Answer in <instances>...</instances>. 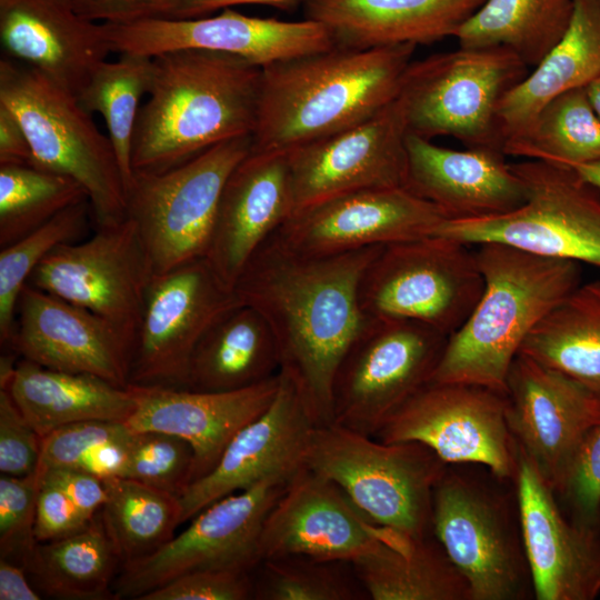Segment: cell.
Returning a JSON list of instances; mask_svg holds the SVG:
<instances>
[{
    "label": "cell",
    "mask_w": 600,
    "mask_h": 600,
    "mask_svg": "<svg viewBox=\"0 0 600 600\" xmlns=\"http://www.w3.org/2000/svg\"><path fill=\"white\" fill-rule=\"evenodd\" d=\"M504 158L499 149L454 150L408 132L403 188L448 220L508 213L523 204L526 190Z\"/></svg>",
    "instance_id": "cell-25"
},
{
    "label": "cell",
    "mask_w": 600,
    "mask_h": 600,
    "mask_svg": "<svg viewBox=\"0 0 600 600\" xmlns=\"http://www.w3.org/2000/svg\"><path fill=\"white\" fill-rule=\"evenodd\" d=\"M279 371V351L271 328L259 311L240 302L198 342L186 388L233 391L263 382Z\"/></svg>",
    "instance_id": "cell-32"
},
{
    "label": "cell",
    "mask_w": 600,
    "mask_h": 600,
    "mask_svg": "<svg viewBox=\"0 0 600 600\" xmlns=\"http://www.w3.org/2000/svg\"><path fill=\"white\" fill-rule=\"evenodd\" d=\"M41 437L6 389H0V472L11 477L33 473L40 462Z\"/></svg>",
    "instance_id": "cell-48"
},
{
    "label": "cell",
    "mask_w": 600,
    "mask_h": 600,
    "mask_svg": "<svg viewBox=\"0 0 600 600\" xmlns=\"http://www.w3.org/2000/svg\"><path fill=\"white\" fill-rule=\"evenodd\" d=\"M83 200L84 188L67 176L31 164L0 166V248Z\"/></svg>",
    "instance_id": "cell-40"
},
{
    "label": "cell",
    "mask_w": 600,
    "mask_h": 600,
    "mask_svg": "<svg viewBox=\"0 0 600 600\" xmlns=\"http://www.w3.org/2000/svg\"><path fill=\"white\" fill-rule=\"evenodd\" d=\"M251 149L248 134L163 172H133L127 217L138 228L154 273L207 256L224 183Z\"/></svg>",
    "instance_id": "cell-11"
},
{
    "label": "cell",
    "mask_w": 600,
    "mask_h": 600,
    "mask_svg": "<svg viewBox=\"0 0 600 600\" xmlns=\"http://www.w3.org/2000/svg\"><path fill=\"white\" fill-rule=\"evenodd\" d=\"M238 303L234 289L206 257L154 273L137 332L130 384L186 388L198 342Z\"/></svg>",
    "instance_id": "cell-15"
},
{
    "label": "cell",
    "mask_w": 600,
    "mask_h": 600,
    "mask_svg": "<svg viewBox=\"0 0 600 600\" xmlns=\"http://www.w3.org/2000/svg\"><path fill=\"white\" fill-rule=\"evenodd\" d=\"M532 68L499 103L503 147L521 134L552 99L586 88L600 77V1L574 0L567 32Z\"/></svg>",
    "instance_id": "cell-30"
},
{
    "label": "cell",
    "mask_w": 600,
    "mask_h": 600,
    "mask_svg": "<svg viewBox=\"0 0 600 600\" xmlns=\"http://www.w3.org/2000/svg\"><path fill=\"white\" fill-rule=\"evenodd\" d=\"M17 367V362L14 361L13 356H1L0 360V388L4 389L9 381L11 380L14 370Z\"/></svg>",
    "instance_id": "cell-55"
},
{
    "label": "cell",
    "mask_w": 600,
    "mask_h": 600,
    "mask_svg": "<svg viewBox=\"0 0 600 600\" xmlns=\"http://www.w3.org/2000/svg\"><path fill=\"white\" fill-rule=\"evenodd\" d=\"M91 520L58 487L42 478L33 529L37 542L52 541L74 534L83 530Z\"/></svg>",
    "instance_id": "cell-49"
},
{
    "label": "cell",
    "mask_w": 600,
    "mask_h": 600,
    "mask_svg": "<svg viewBox=\"0 0 600 600\" xmlns=\"http://www.w3.org/2000/svg\"><path fill=\"white\" fill-rule=\"evenodd\" d=\"M31 164L32 151L17 117L0 103V166Z\"/></svg>",
    "instance_id": "cell-52"
},
{
    "label": "cell",
    "mask_w": 600,
    "mask_h": 600,
    "mask_svg": "<svg viewBox=\"0 0 600 600\" xmlns=\"http://www.w3.org/2000/svg\"><path fill=\"white\" fill-rule=\"evenodd\" d=\"M407 134L396 98L361 123L288 151L293 212L353 191L403 187Z\"/></svg>",
    "instance_id": "cell-20"
},
{
    "label": "cell",
    "mask_w": 600,
    "mask_h": 600,
    "mask_svg": "<svg viewBox=\"0 0 600 600\" xmlns=\"http://www.w3.org/2000/svg\"><path fill=\"white\" fill-rule=\"evenodd\" d=\"M279 383L278 373L222 392L130 384L136 408L126 424L133 432L158 431L184 439L194 452L196 481L212 470L236 433L270 406Z\"/></svg>",
    "instance_id": "cell-26"
},
{
    "label": "cell",
    "mask_w": 600,
    "mask_h": 600,
    "mask_svg": "<svg viewBox=\"0 0 600 600\" xmlns=\"http://www.w3.org/2000/svg\"><path fill=\"white\" fill-rule=\"evenodd\" d=\"M483 291L448 337L432 382L477 384L506 393L509 369L530 331L581 284V263L499 242L477 244Z\"/></svg>",
    "instance_id": "cell-4"
},
{
    "label": "cell",
    "mask_w": 600,
    "mask_h": 600,
    "mask_svg": "<svg viewBox=\"0 0 600 600\" xmlns=\"http://www.w3.org/2000/svg\"><path fill=\"white\" fill-rule=\"evenodd\" d=\"M293 211L288 152L251 150L224 183L207 260L233 288L251 256Z\"/></svg>",
    "instance_id": "cell-28"
},
{
    "label": "cell",
    "mask_w": 600,
    "mask_h": 600,
    "mask_svg": "<svg viewBox=\"0 0 600 600\" xmlns=\"http://www.w3.org/2000/svg\"><path fill=\"white\" fill-rule=\"evenodd\" d=\"M261 77V67L219 51L152 57L149 99L133 137V172H163L222 141L252 136Z\"/></svg>",
    "instance_id": "cell-2"
},
{
    "label": "cell",
    "mask_w": 600,
    "mask_h": 600,
    "mask_svg": "<svg viewBox=\"0 0 600 600\" xmlns=\"http://www.w3.org/2000/svg\"><path fill=\"white\" fill-rule=\"evenodd\" d=\"M431 527L471 600L534 599L516 478L481 463L447 464L433 488Z\"/></svg>",
    "instance_id": "cell-5"
},
{
    "label": "cell",
    "mask_w": 600,
    "mask_h": 600,
    "mask_svg": "<svg viewBox=\"0 0 600 600\" xmlns=\"http://www.w3.org/2000/svg\"><path fill=\"white\" fill-rule=\"evenodd\" d=\"M484 0H307L306 19L321 23L334 47L429 44L453 37Z\"/></svg>",
    "instance_id": "cell-29"
},
{
    "label": "cell",
    "mask_w": 600,
    "mask_h": 600,
    "mask_svg": "<svg viewBox=\"0 0 600 600\" xmlns=\"http://www.w3.org/2000/svg\"><path fill=\"white\" fill-rule=\"evenodd\" d=\"M103 482L100 516L122 564L152 554L174 537L182 524L179 497L124 477Z\"/></svg>",
    "instance_id": "cell-38"
},
{
    "label": "cell",
    "mask_w": 600,
    "mask_h": 600,
    "mask_svg": "<svg viewBox=\"0 0 600 600\" xmlns=\"http://www.w3.org/2000/svg\"><path fill=\"white\" fill-rule=\"evenodd\" d=\"M23 566L38 589L49 597L108 600L116 599L111 586L122 560L99 512L74 534L37 542Z\"/></svg>",
    "instance_id": "cell-34"
},
{
    "label": "cell",
    "mask_w": 600,
    "mask_h": 600,
    "mask_svg": "<svg viewBox=\"0 0 600 600\" xmlns=\"http://www.w3.org/2000/svg\"><path fill=\"white\" fill-rule=\"evenodd\" d=\"M518 447L516 483L522 537L536 600L600 596V527H583Z\"/></svg>",
    "instance_id": "cell-24"
},
{
    "label": "cell",
    "mask_w": 600,
    "mask_h": 600,
    "mask_svg": "<svg viewBox=\"0 0 600 600\" xmlns=\"http://www.w3.org/2000/svg\"><path fill=\"white\" fill-rule=\"evenodd\" d=\"M383 246L310 256L270 236L234 283L241 303L271 328L280 372L296 387L317 424L332 422V382L367 317L359 302L362 276Z\"/></svg>",
    "instance_id": "cell-1"
},
{
    "label": "cell",
    "mask_w": 600,
    "mask_h": 600,
    "mask_svg": "<svg viewBox=\"0 0 600 600\" xmlns=\"http://www.w3.org/2000/svg\"><path fill=\"white\" fill-rule=\"evenodd\" d=\"M26 567L7 558H0V600H40L41 594L32 587Z\"/></svg>",
    "instance_id": "cell-54"
},
{
    "label": "cell",
    "mask_w": 600,
    "mask_h": 600,
    "mask_svg": "<svg viewBox=\"0 0 600 600\" xmlns=\"http://www.w3.org/2000/svg\"><path fill=\"white\" fill-rule=\"evenodd\" d=\"M554 492L571 520L583 527H600V424L588 436L566 480Z\"/></svg>",
    "instance_id": "cell-46"
},
{
    "label": "cell",
    "mask_w": 600,
    "mask_h": 600,
    "mask_svg": "<svg viewBox=\"0 0 600 600\" xmlns=\"http://www.w3.org/2000/svg\"><path fill=\"white\" fill-rule=\"evenodd\" d=\"M289 481L267 478L202 509L182 532L156 552L121 566L113 583L116 599L138 600L198 570L254 572L262 561L260 540L264 521Z\"/></svg>",
    "instance_id": "cell-13"
},
{
    "label": "cell",
    "mask_w": 600,
    "mask_h": 600,
    "mask_svg": "<svg viewBox=\"0 0 600 600\" xmlns=\"http://www.w3.org/2000/svg\"><path fill=\"white\" fill-rule=\"evenodd\" d=\"M506 393L469 383L430 381L379 428L382 442H419L447 464L481 463L516 478L518 447Z\"/></svg>",
    "instance_id": "cell-14"
},
{
    "label": "cell",
    "mask_w": 600,
    "mask_h": 600,
    "mask_svg": "<svg viewBox=\"0 0 600 600\" xmlns=\"http://www.w3.org/2000/svg\"><path fill=\"white\" fill-rule=\"evenodd\" d=\"M111 52L154 57L202 49L243 58L261 68L334 47L328 30L310 19L282 21L244 16L231 8L196 19H146L103 23Z\"/></svg>",
    "instance_id": "cell-18"
},
{
    "label": "cell",
    "mask_w": 600,
    "mask_h": 600,
    "mask_svg": "<svg viewBox=\"0 0 600 600\" xmlns=\"http://www.w3.org/2000/svg\"><path fill=\"white\" fill-rule=\"evenodd\" d=\"M416 48L332 47L263 67L251 150L288 152L370 119L397 98Z\"/></svg>",
    "instance_id": "cell-3"
},
{
    "label": "cell",
    "mask_w": 600,
    "mask_h": 600,
    "mask_svg": "<svg viewBox=\"0 0 600 600\" xmlns=\"http://www.w3.org/2000/svg\"><path fill=\"white\" fill-rule=\"evenodd\" d=\"M446 466L422 443L382 442L333 422L314 427L306 454V467L368 520L414 539L433 534L432 492Z\"/></svg>",
    "instance_id": "cell-7"
},
{
    "label": "cell",
    "mask_w": 600,
    "mask_h": 600,
    "mask_svg": "<svg viewBox=\"0 0 600 600\" xmlns=\"http://www.w3.org/2000/svg\"><path fill=\"white\" fill-rule=\"evenodd\" d=\"M42 478L58 487L90 520L100 512L107 500L103 480L83 470L51 468L42 470Z\"/></svg>",
    "instance_id": "cell-51"
},
{
    "label": "cell",
    "mask_w": 600,
    "mask_h": 600,
    "mask_svg": "<svg viewBox=\"0 0 600 600\" xmlns=\"http://www.w3.org/2000/svg\"><path fill=\"white\" fill-rule=\"evenodd\" d=\"M519 353L600 396V280L581 283L530 331Z\"/></svg>",
    "instance_id": "cell-35"
},
{
    "label": "cell",
    "mask_w": 600,
    "mask_h": 600,
    "mask_svg": "<svg viewBox=\"0 0 600 600\" xmlns=\"http://www.w3.org/2000/svg\"><path fill=\"white\" fill-rule=\"evenodd\" d=\"M393 533L368 520L334 482L304 467L267 516L260 551L262 560L301 556L351 563Z\"/></svg>",
    "instance_id": "cell-22"
},
{
    "label": "cell",
    "mask_w": 600,
    "mask_h": 600,
    "mask_svg": "<svg viewBox=\"0 0 600 600\" xmlns=\"http://www.w3.org/2000/svg\"><path fill=\"white\" fill-rule=\"evenodd\" d=\"M123 477L180 498L194 481L193 449L178 436L158 431L133 432Z\"/></svg>",
    "instance_id": "cell-43"
},
{
    "label": "cell",
    "mask_w": 600,
    "mask_h": 600,
    "mask_svg": "<svg viewBox=\"0 0 600 600\" xmlns=\"http://www.w3.org/2000/svg\"><path fill=\"white\" fill-rule=\"evenodd\" d=\"M576 169L582 178L600 189V161L579 166Z\"/></svg>",
    "instance_id": "cell-56"
},
{
    "label": "cell",
    "mask_w": 600,
    "mask_h": 600,
    "mask_svg": "<svg viewBox=\"0 0 600 600\" xmlns=\"http://www.w3.org/2000/svg\"><path fill=\"white\" fill-rule=\"evenodd\" d=\"M471 247L439 234L383 246L360 281L363 314L412 320L451 336L484 287Z\"/></svg>",
    "instance_id": "cell-10"
},
{
    "label": "cell",
    "mask_w": 600,
    "mask_h": 600,
    "mask_svg": "<svg viewBox=\"0 0 600 600\" xmlns=\"http://www.w3.org/2000/svg\"><path fill=\"white\" fill-rule=\"evenodd\" d=\"M349 562L301 556L264 559L253 577L259 600H356L367 596Z\"/></svg>",
    "instance_id": "cell-42"
},
{
    "label": "cell",
    "mask_w": 600,
    "mask_h": 600,
    "mask_svg": "<svg viewBox=\"0 0 600 600\" xmlns=\"http://www.w3.org/2000/svg\"><path fill=\"white\" fill-rule=\"evenodd\" d=\"M42 470L24 477H0V551L7 558L23 564L37 543L34 519Z\"/></svg>",
    "instance_id": "cell-44"
},
{
    "label": "cell",
    "mask_w": 600,
    "mask_h": 600,
    "mask_svg": "<svg viewBox=\"0 0 600 600\" xmlns=\"http://www.w3.org/2000/svg\"><path fill=\"white\" fill-rule=\"evenodd\" d=\"M510 166L526 190L522 206L499 216L446 220L434 234L600 268V189L570 167L538 160Z\"/></svg>",
    "instance_id": "cell-9"
},
{
    "label": "cell",
    "mask_w": 600,
    "mask_h": 600,
    "mask_svg": "<svg viewBox=\"0 0 600 600\" xmlns=\"http://www.w3.org/2000/svg\"><path fill=\"white\" fill-rule=\"evenodd\" d=\"M447 341L421 322L367 318L333 378L332 422L373 437L431 381Z\"/></svg>",
    "instance_id": "cell-12"
},
{
    "label": "cell",
    "mask_w": 600,
    "mask_h": 600,
    "mask_svg": "<svg viewBox=\"0 0 600 600\" xmlns=\"http://www.w3.org/2000/svg\"><path fill=\"white\" fill-rule=\"evenodd\" d=\"M279 374V388L270 406L236 433L212 470L179 498L182 523L228 494L267 478L291 480L306 467L308 446L318 424L290 379Z\"/></svg>",
    "instance_id": "cell-23"
},
{
    "label": "cell",
    "mask_w": 600,
    "mask_h": 600,
    "mask_svg": "<svg viewBox=\"0 0 600 600\" xmlns=\"http://www.w3.org/2000/svg\"><path fill=\"white\" fill-rule=\"evenodd\" d=\"M351 566L373 600H471L466 578L433 534L394 532Z\"/></svg>",
    "instance_id": "cell-33"
},
{
    "label": "cell",
    "mask_w": 600,
    "mask_h": 600,
    "mask_svg": "<svg viewBox=\"0 0 600 600\" xmlns=\"http://www.w3.org/2000/svg\"><path fill=\"white\" fill-rule=\"evenodd\" d=\"M509 429L557 491L600 424V396L576 379L518 353L507 377Z\"/></svg>",
    "instance_id": "cell-17"
},
{
    "label": "cell",
    "mask_w": 600,
    "mask_h": 600,
    "mask_svg": "<svg viewBox=\"0 0 600 600\" xmlns=\"http://www.w3.org/2000/svg\"><path fill=\"white\" fill-rule=\"evenodd\" d=\"M503 153L570 168L600 161V118L586 88L552 99Z\"/></svg>",
    "instance_id": "cell-37"
},
{
    "label": "cell",
    "mask_w": 600,
    "mask_h": 600,
    "mask_svg": "<svg viewBox=\"0 0 600 600\" xmlns=\"http://www.w3.org/2000/svg\"><path fill=\"white\" fill-rule=\"evenodd\" d=\"M91 209L83 200L47 223L0 248V342L8 344L14 328L18 300L38 264L58 246L74 242L87 227Z\"/></svg>",
    "instance_id": "cell-41"
},
{
    "label": "cell",
    "mask_w": 600,
    "mask_h": 600,
    "mask_svg": "<svg viewBox=\"0 0 600 600\" xmlns=\"http://www.w3.org/2000/svg\"><path fill=\"white\" fill-rule=\"evenodd\" d=\"M131 433L126 422L119 421L89 420L60 427L42 437L39 468L79 469L98 447Z\"/></svg>",
    "instance_id": "cell-45"
},
{
    "label": "cell",
    "mask_w": 600,
    "mask_h": 600,
    "mask_svg": "<svg viewBox=\"0 0 600 600\" xmlns=\"http://www.w3.org/2000/svg\"><path fill=\"white\" fill-rule=\"evenodd\" d=\"M507 48H466L411 61L397 99L409 133L450 136L467 148L503 151L498 107L527 74Z\"/></svg>",
    "instance_id": "cell-8"
},
{
    "label": "cell",
    "mask_w": 600,
    "mask_h": 600,
    "mask_svg": "<svg viewBox=\"0 0 600 600\" xmlns=\"http://www.w3.org/2000/svg\"><path fill=\"white\" fill-rule=\"evenodd\" d=\"M0 42L3 57L76 97L111 52L103 23L81 17L73 0H0Z\"/></svg>",
    "instance_id": "cell-27"
},
{
    "label": "cell",
    "mask_w": 600,
    "mask_h": 600,
    "mask_svg": "<svg viewBox=\"0 0 600 600\" xmlns=\"http://www.w3.org/2000/svg\"><path fill=\"white\" fill-rule=\"evenodd\" d=\"M574 0H484L454 34L459 47L507 48L534 67L567 32Z\"/></svg>",
    "instance_id": "cell-36"
},
{
    "label": "cell",
    "mask_w": 600,
    "mask_h": 600,
    "mask_svg": "<svg viewBox=\"0 0 600 600\" xmlns=\"http://www.w3.org/2000/svg\"><path fill=\"white\" fill-rule=\"evenodd\" d=\"M151 74L152 57L121 53L116 61H102L77 97L86 111L103 117L126 191L133 177L131 157L140 100L149 91Z\"/></svg>",
    "instance_id": "cell-39"
},
{
    "label": "cell",
    "mask_w": 600,
    "mask_h": 600,
    "mask_svg": "<svg viewBox=\"0 0 600 600\" xmlns=\"http://www.w3.org/2000/svg\"><path fill=\"white\" fill-rule=\"evenodd\" d=\"M177 0H73L83 18L103 23H130L146 19H169Z\"/></svg>",
    "instance_id": "cell-50"
},
{
    "label": "cell",
    "mask_w": 600,
    "mask_h": 600,
    "mask_svg": "<svg viewBox=\"0 0 600 600\" xmlns=\"http://www.w3.org/2000/svg\"><path fill=\"white\" fill-rule=\"evenodd\" d=\"M253 572L209 569L180 576L138 600H247L253 598Z\"/></svg>",
    "instance_id": "cell-47"
},
{
    "label": "cell",
    "mask_w": 600,
    "mask_h": 600,
    "mask_svg": "<svg viewBox=\"0 0 600 600\" xmlns=\"http://www.w3.org/2000/svg\"><path fill=\"white\" fill-rule=\"evenodd\" d=\"M0 103L22 126L32 166L67 176L84 188L97 228L127 218L126 187L113 146L73 93L2 56Z\"/></svg>",
    "instance_id": "cell-6"
},
{
    "label": "cell",
    "mask_w": 600,
    "mask_h": 600,
    "mask_svg": "<svg viewBox=\"0 0 600 600\" xmlns=\"http://www.w3.org/2000/svg\"><path fill=\"white\" fill-rule=\"evenodd\" d=\"M40 366L130 384L136 340L108 319L27 283L9 343Z\"/></svg>",
    "instance_id": "cell-21"
},
{
    "label": "cell",
    "mask_w": 600,
    "mask_h": 600,
    "mask_svg": "<svg viewBox=\"0 0 600 600\" xmlns=\"http://www.w3.org/2000/svg\"><path fill=\"white\" fill-rule=\"evenodd\" d=\"M446 220L403 187L366 189L302 208L271 236L294 252L326 256L434 234Z\"/></svg>",
    "instance_id": "cell-19"
},
{
    "label": "cell",
    "mask_w": 600,
    "mask_h": 600,
    "mask_svg": "<svg viewBox=\"0 0 600 600\" xmlns=\"http://www.w3.org/2000/svg\"><path fill=\"white\" fill-rule=\"evenodd\" d=\"M600 1V0H599Z\"/></svg>",
    "instance_id": "cell-58"
},
{
    "label": "cell",
    "mask_w": 600,
    "mask_h": 600,
    "mask_svg": "<svg viewBox=\"0 0 600 600\" xmlns=\"http://www.w3.org/2000/svg\"><path fill=\"white\" fill-rule=\"evenodd\" d=\"M153 274L138 228L127 217L84 241L54 248L28 283L108 319L136 340Z\"/></svg>",
    "instance_id": "cell-16"
},
{
    "label": "cell",
    "mask_w": 600,
    "mask_h": 600,
    "mask_svg": "<svg viewBox=\"0 0 600 600\" xmlns=\"http://www.w3.org/2000/svg\"><path fill=\"white\" fill-rule=\"evenodd\" d=\"M307 0H177L169 19L183 20L207 17L219 9L238 4L270 6L283 11H294L303 7Z\"/></svg>",
    "instance_id": "cell-53"
},
{
    "label": "cell",
    "mask_w": 600,
    "mask_h": 600,
    "mask_svg": "<svg viewBox=\"0 0 600 600\" xmlns=\"http://www.w3.org/2000/svg\"><path fill=\"white\" fill-rule=\"evenodd\" d=\"M42 438L80 421L126 422L136 408L130 387L114 386L99 377L50 369L22 359L4 388Z\"/></svg>",
    "instance_id": "cell-31"
},
{
    "label": "cell",
    "mask_w": 600,
    "mask_h": 600,
    "mask_svg": "<svg viewBox=\"0 0 600 600\" xmlns=\"http://www.w3.org/2000/svg\"><path fill=\"white\" fill-rule=\"evenodd\" d=\"M589 100L600 118V77L586 87Z\"/></svg>",
    "instance_id": "cell-57"
}]
</instances>
